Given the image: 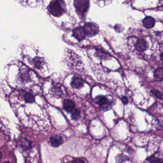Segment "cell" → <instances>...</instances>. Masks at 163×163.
<instances>
[{
    "mask_svg": "<svg viewBox=\"0 0 163 163\" xmlns=\"http://www.w3.org/2000/svg\"><path fill=\"white\" fill-rule=\"evenodd\" d=\"M47 9L53 16L59 17L66 11V6L63 1H53L50 2Z\"/></svg>",
    "mask_w": 163,
    "mask_h": 163,
    "instance_id": "cell-1",
    "label": "cell"
},
{
    "mask_svg": "<svg viewBox=\"0 0 163 163\" xmlns=\"http://www.w3.org/2000/svg\"><path fill=\"white\" fill-rule=\"evenodd\" d=\"M94 102L98 104L102 111L104 112L111 109L112 106V102L106 96L99 95L94 99Z\"/></svg>",
    "mask_w": 163,
    "mask_h": 163,
    "instance_id": "cell-2",
    "label": "cell"
},
{
    "mask_svg": "<svg viewBox=\"0 0 163 163\" xmlns=\"http://www.w3.org/2000/svg\"><path fill=\"white\" fill-rule=\"evenodd\" d=\"M84 30L86 35L89 37H93L99 32L98 25L94 23H87L84 25Z\"/></svg>",
    "mask_w": 163,
    "mask_h": 163,
    "instance_id": "cell-3",
    "label": "cell"
},
{
    "mask_svg": "<svg viewBox=\"0 0 163 163\" xmlns=\"http://www.w3.org/2000/svg\"><path fill=\"white\" fill-rule=\"evenodd\" d=\"M89 1L87 0H76L74 1V6L77 11L80 14H84L89 9Z\"/></svg>",
    "mask_w": 163,
    "mask_h": 163,
    "instance_id": "cell-4",
    "label": "cell"
},
{
    "mask_svg": "<svg viewBox=\"0 0 163 163\" xmlns=\"http://www.w3.org/2000/svg\"><path fill=\"white\" fill-rule=\"evenodd\" d=\"M84 81L79 76L75 75L73 77L70 85L72 88L76 89H80L83 87Z\"/></svg>",
    "mask_w": 163,
    "mask_h": 163,
    "instance_id": "cell-5",
    "label": "cell"
},
{
    "mask_svg": "<svg viewBox=\"0 0 163 163\" xmlns=\"http://www.w3.org/2000/svg\"><path fill=\"white\" fill-rule=\"evenodd\" d=\"M73 36L79 41H81L85 38L86 35L83 28L78 27L73 30Z\"/></svg>",
    "mask_w": 163,
    "mask_h": 163,
    "instance_id": "cell-6",
    "label": "cell"
},
{
    "mask_svg": "<svg viewBox=\"0 0 163 163\" xmlns=\"http://www.w3.org/2000/svg\"><path fill=\"white\" fill-rule=\"evenodd\" d=\"M50 142L53 147H57L63 144L64 140L61 136L54 135L50 137Z\"/></svg>",
    "mask_w": 163,
    "mask_h": 163,
    "instance_id": "cell-7",
    "label": "cell"
},
{
    "mask_svg": "<svg viewBox=\"0 0 163 163\" xmlns=\"http://www.w3.org/2000/svg\"><path fill=\"white\" fill-rule=\"evenodd\" d=\"M63 108L67 112H72L75 109V103L73 100L65 99L63 102Z\"/></svg>",
    "mask_w": 163,
    "mask_h": 163,
    "instance_id": "cell-8",
    "label": "cell"
},
{
    "mask_svg": "<svg viewBox=\"0 0 163 163\" xmlns=\"http://www.w3.org/2000/svg\"><path fill=\"white\" fill-rule=\"evenodd\" d=\"M143 24L146 28H152L155 25V20L151 16H147L143 19Z\"/></svg>",
    "mask_w": 163,
    "mask_h": 163,
    "instance_id": "cell-9",
    "label": "cell"
},
{
    "mask_svg": "<svg viewBox=\"0 0 163 163\" xmlns=\"http://www.w3.org/2000/svg\"><path fill=\"white\" fill-rule=\"evenodd\" d=\"M147 48V43L145 39L140 38L137 40L135 44V48L139 51L143 52Z\"/></svg>",
    "mask_w": 163,
    "mask_h": 163,
    "instance_id": "cell-10",
    "label": "cell"
},
{
    "mask_svg": "<svg viewBox=\"0 0 163 163\" xmlns=\"http://www.w3.org/2000/svg\"><path fill=\"white\" fill-rule=\"evenodd\" d=\"M32 64L35 69L41 70L44 65V61L43 58L36 57L32 60Z\"/></svg>",
    "mask_w": 163,
    "mask_h": 163,
    "instance_id": "cell-11",
    "label": "cell"
},
{
    "mask_svg": "<svg viewBox=\"0 0 163 163\" xmlns=\"http://www.w3.org/2000/svg\"><path fill=\"white\" fill-rule=\"evenodd\" d=\"M154 79L158 81H162L163 80V67H158L155 70L154 74Z\"/></svg>",
    "mask_w": 163,
    "mask_h": 163,
    "instance_id": "cell-12",
    "label": "cell"
},
{
    "mask_svg": "<svg viewBox=\"0 0 163 163\" xmlns=\"http://www.w3.org/2000/svg\"><path fill=\"white\" fill-rule=\"evenodd\" d=\"M24 100L26 103H31L34 102V97L32 93H27L24 94Z\"/></svg>",
    "mask_w": 163,
    "mask_h": 163,
    "instance_id": "cell-13",
    "label": "cell"
},
{
    "mask_svg": "<svg viewBox=\"0 0 163 163\" xmlns=\"http://www.w3.org/2000/svg\"><path fill=\"white\" fill-rule=\"evenodd\" d=\"M147 161L150 163H163V159L161 158H156L155 155H152L146 159Z\"/></svg>",
    "mask_w": 163,
    "mask_h": 163,
    "instance_id": "cell-14",
    "label": "cell"
},
{
    "mask_svg": "<svg viewBox=\"0 0 163 163\" xmlns=\"http://www.w3.org/2000/svg\"><path fill=\"white\" fill-rule=\"evenodd\" d=\"M80 111L79 109H75L74 111L72 112V114H71V119L73 120H78L79 118L80 117Z\"/></svg>",
    "mask_w": 163,
    "mask_h": 163,
    "instance_id": "cell-15",
    "label": "cell"
},
{
    "mask_svg": "<svg viewBox=\"0 0 163 163\" xmlns=\"http://www.w3.org/2000/svg\"><path fill=\"white\" fill-rule=\"evenodd\" d=\"M151 93L153 94V95H154L157 98L160 99L161 100L163 99V94L160 91L156 90L153 89V90H151Z\"/></svg>",
    "mask_w": 163,
    "mask_h": 163,
    "instance_id": "cell-16",
    "label": "cell"
},
{
    "mask_svg": "<svg viewBox=\"0 0 163 163\" xmlns=\"http://www.w3.org/2000/svg\"><path fill=\"white\" fill-rule=\"evenodd\" d=\"M126 158V156H124L123 155H119L118 156H117V162L118 163H123V162H126V160H127Z\"/></svg>",
    "mask_w": 163,
    "mask_h": 163,
    "instance_id": "cell-17",
    "label": "cell"
},
{
    "mask_svg": "<svg viewBox=\"0 0 163 163\" xmlns=\"http://www.w3.org/2000/svg\"><path fill=\"white\" fill-rule=\"evenodd\" d=\"M52 90L54 91V93L56 94V95H58V96H60L62 94V91L60 87H58V86H54Z\"/></svg>",
    "mask_w": 163,
    "mask_h": 163,
    "instance_id": "cell-18",
    "label": "cell"
},
{
    "mask_svg": "<svg viewBox=\"0 0 163 163\" xmlns=\"http://www.w3.org/2000/svg\"><path fill=\"white\" fill-rule=\"evenodd\" d=\"M123 28L122 26L120 24H116L114 26V29L116 31V32H118V33H120V32H122L123 30L122 29V28Z\"/></svg>",
    "mask_w": 163,
    "mask_h": 163,
    "instance_id": "cell-19",
    "label": "cell"
},
{
    "mask_svg": "<svg viewBox=\"0 0 163 163\" xmlns=\"http://www.w3.org/2000/svg\"><path fill=\"white\" fill-rule=\"evenodd\" d=\"M71 163H85V161L83 159L80 158L74 159Z\"/></svg>",
    "mask_w": 163,
    "mask_h": 163,
    "instance_id": "cell-20",
    "label": "cell"
},
{
    "mask_svg": "<svg viewBox=\"0 0 163 163\" xmlns=\"http://www.w3.org/2000/svg\"><path fill=\"white\" fill-rule=\"evenodd\" d=\"M121 100L122 101L124 105H126L128 103V99L126 96H123L121 99Z\"/></svg>",
    "mask_w": 163,
    "mask_h": 163,
    "instance_id": "cell-21",
    "label": "cell"
},
{
    "mask_svg": "<svg viewBox=\"0 0 163 163\" xmlns=\"http://www.w3.org/2000/svg\"><path fill=\"white\" fill-rule=\"evenodd\" d=\"M163 53H161V55H160V58H161V60H163Z\"/></svg>",
    "mask_w": 163,
    "mask_h": 163,
    "instance_id": "cell-22",
    "label": "cell"
},
{
    "mask_svg": "<svg viewBox=\"0 0 163 163\" xmlns=\"http://www.w3.org/2000/svg\"><path fill=\"white\" fill-rule=\"evenodd\" d=\"M2 158V155L1 152V151H0V160Z\"/></svg>",
    "mask_w": 163,
    "mask_h": 163,
    "instance_id": "cell-23",
    "label": "cell"
},
{
    "mask_svg": "<svg viewBox=\"0 0 163 163\" xmlns=\"http://www.w3.org/2000/svg\"><path fill=\"white\" fill-rule=\"evenodd\" d=\"M9 163V162H5V163Z\"/></svg>",
    "mask_w": 163,
    "mask_h": 163,
    "instance_id": "cell-24",
    "label": "cell"
}]
</instances>
